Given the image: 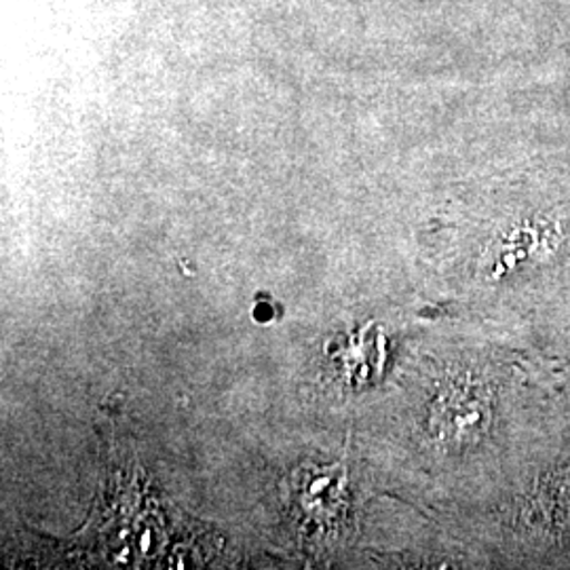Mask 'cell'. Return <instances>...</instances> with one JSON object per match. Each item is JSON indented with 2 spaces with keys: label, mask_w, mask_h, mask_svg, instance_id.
Instances as JSON below:
<instances>
[{
  "label": "cell",
  "mask_w": 570,
  "mask_h": 570,
  "mask_svg": "<svg viewBox=\"0 0 570 570\" xmlns=\"http://www.w3.org/2000/svg\"><path fill=\"white\" fill-rule=\"evenodd\" d=\"M285 497L305 527L332 529L346 503L345 463L326 468L306 463L294 469Z\"/></svg>",
  "instance_id": "cell-1"
}]
</instances>
